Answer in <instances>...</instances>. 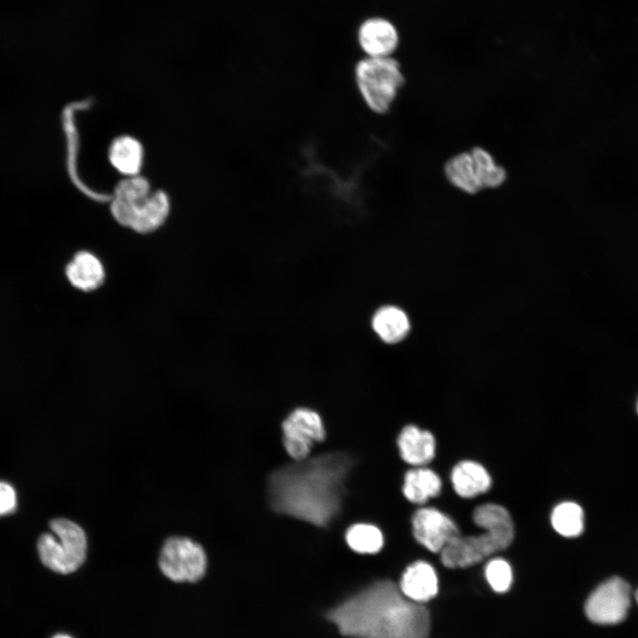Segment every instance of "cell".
<instances>
[{"mask_svg":"<svg viewBox=\"0 0 638 638\" xmlns=\"http://www.w3.org/2000/svg\"><path fill=\"white\" fill-rule=\"evenodd\" d=\"M354 464L347 454L331 452L276 470L268 479L271 507L316 526H326L341 510Z\"/></svg>","mask_w":638,"mask_h":638,"instance_id":"cell-1","label":"cell"},{"mask_svg":"<svg viewBox=\"0 0 638 638\" xmlns=\"http://www.w3.org/2000/svg\"><path fill=\"white\" fill-rule=\"evenodd\" d=\"M326 618L348 638H427L430 614L391 580L376 581L331 609Z\"/></svg>","mask_w":638,"mask_h":638,"instance_id":"cell-2","label":"cell"},{"mask_svg":"<svg viewBox=\"0 0 638 638\" xmlns=\"http://www.w3.org/2000/svg\"><path fill=\"white\" fill-rule=\"evenodd\" d=\"M475 524L484 530L476 535H458L440 551L441 563L448 568L476 564L494 553L507 549L514 539V525L502 505L486 503L473 511Z\"/></svg>","mask_w":638,"mask_h":638,"instance_id":"cell-3","label":"cell"},{"mask_svg":"<svg viewBox=\"0 0 638 638\" xmlns=\"http://www.w3.org/2000/svg\"><path fill=\"white\" fill-rule=\"evenodd\" d=\"M169 209L167 194L162 191L152 192L147 179L138 175L128 176L116 185L111 204L114 220L140 234L161 227Z\"/></svg>","mask_w":638,"mask_h":638,"instance_id":"cell-4","label":"cell"},{"mask_svg":"<svg viewBox=\"0 0 638 638\" xmlns=\"http://www.w3.org/2000/svg\"><path fill=\"white\" fill-rule=\"evenodd\" d=\"M354 79L359 94L373 113H387L404 84L400 63L392 57H365L355 66Z\"/></svg>","mask_w":638,"mask_h":638,"instance_id":"cell-5","label":"cell"},{"mask_svg":"<svg viewBox=\"0 0 638 638\" xmlns=\"http://www.w3.org/2000/svg\"><path fill=\"white\" fill-rule=\"evenodd\" d=\"M51 533L41 535L37 549L42 563L51 571L68 574L84 563L87 537L83 529L66 518H55L50 523Z\"/></svg>","mask_w":638,"mask_h":638,"instance_id":"cell-6","label":"cell"},{"mask_svg":"<svg viewBox=\"0 0 638 638\" xmlns=\"http://www.w3.org/2000/svg\"><path fill=\"white\" fill-rule=\"evenodd\" d=\"M159 566L162 573L175 582H195L206 570V556L198 543L183 536L167 538L160 550Z\"/></svg>","mask_w":638,"mask_h":638,"instance_id":"cell-7","label":"cell"},{"mask_svg":"<svg viewBox=\"0 0 638 638\" xmlns=\"http://www.w3.org/2000/svg\"><path fill=\"white\" fill-rule=\"evenodd\" d=\"M631 597L629 584L619 577H612L589 595L585 603V613L595 624H619L627 616Z\"/></svg>","mask_w":638,"mask_h":638,"instance_id":"cell-8","label":"cell"},{"mask_svg":"<svg viewBox=\"0 0 638 638\" xmlns=\"http://www.w3.org/2000/svg\"><path fill=\"white\" fill-rule=\"evenodd\" d=\"M283 442L287 454L300 461L308 457L315 443L325 438V429L320 415L307 408H298L282 424Z\"/></svg>","mask_w":638,"mask_h":638,"instance_id":"cell-9","label":"cell"},{"mask_svg":"<svg viewBox=\"0 0 638 638\" xmlns=\"http://www.w3.org/2000/svg\"><path fill=\"white\" fill-rule=\"evenodd\" d=\"M413 534L428 550L438 553L460 532L447 515L434 508L417 510L412 517Z\"/></svg>","mask_w":638,"mask_h":638,"instance_id":"cell-10","label":"cell"},{"mask_svg":"<svg viewBox=\"0 0 638 638\" xmlns=\"http://www.w3.org/2000/svg\"><path fill=\"white\" fill-rule=\"evenodd\" d=\"M358 40L367 57H392L399 43L395 27L387 19L373 18L359 28Z\"/></svg>","mask_w":638,"mask_h":638,"instance_id":"cell-11","label":"cell"},{"mask_svg":"<svg viewBox=\"0 0 638 638\" xmlns=\"http://www.w3.org/2000/svg\"><path fill=\"white\" fill-rule=\"evenodd\" d=\"M68 282L75 289L90 292L99 289L105 281V268L100 259L89 251L76 253L65 269Z\"/></svg>","mask_w":638,"mask_h":638,"instance_id":"cell-12","label":"cell"},{"mask_svg":"<svg viewBox=\"0 0 638 638\" xmlns=\"http://www.w3.org/2000/svg\"><path fill=\"white\" fill-rule=\"evenodd\" d=\"M399 588L408 599L423 603L438 593V578L433 567L426 562L417 561L407 567Z\"/></svg>","mask_w":638,"mask_h":638,"instance_id":"cell-13","label":"cell"},{"mask_svg":"<svg viewBox=\"0 0 638 638\" xmlns=\"http://www.w3.org/2000/svg\"><path fill=\"white\" fill-rule=\"evenodd\" d=\"M398 447L402 460L411 465H424L435 455V440L433 435L416 425L405 426L399 437Z\"/></svg>","mask_w":638,"mask_h":638,"instance_id":"cell-14","label":"cell"},{"mask_svg":"<svg viewBox=\"0 0 638 638\" xmlns=\"http://www.w3.org/2000/svg\"><path fill=\"white\" fill-rule=\"evenodd\" d=\"M451 482L459 496L471 498L486 492L491 486L492 480L481 464L472 461H463L453 468Z\"/></svg>","mask_w":638,"mask_h":638,"instance_id":"cell-15","label":"cell"},{"mask_svg":"<svg viewBox=\"0 0 638 638\" xmlns=\"http://www.w3.org/2000/svg\"><path fill=\"white\" fill-rule=\"evenodd\" d=\"M371 326L378 338L387 344L402 340L410 328L405 312L391 305L381 307L374 313Z\"/></svg>","mask_w":638,"mask_h":638,"instance_id":"cell-16","label":"cell"},{"mask_svg":"<svg viewBox=\"0 0 638 638\" xmlns=\"http://www.w3.org/2000/svg\"><path fill=\"white\" fill-rule=\"evenodd\" d=\"M108 157L113 167L122 175H137L143 164V147L134 137L119 136L110 145Z\"/></svg>","mask_w":638,"mask_h":638,"instance_id":"cell-17","label":"cell"},{"mask_svg":"<svg viewBox=\"0 0 638 638\" xmlns=\"http://www.w3.org/2000/svg\"><path fill=\"white\" fill-rule=\"evenodd\" d=\"M441 490V480L432 470L416 468L409 470L404 476L402 492L411 502L423 504L429 498L437 496Z\"/></svg>","mask_w":638,"mask_h":638,"instance_id":"cell-18","label":"cell"},{"mask_svg":"<svg viewBox=\"0 0 638 638\" xmlns=\"http://www.w3.org/2000/svg\"><path fill=\"white\" fill-rule=\"evenodd\" d=\"M444 171L448 182L462 191L474 194L482 189L470 152L459 153L448 160Z\"/></svg>","mask_w":638,"mask_h":638,"instance_id":"cell-19","label":"cell"},{"mask_svg":"<svg viewBox=\"0 0 638 638\" xmlns=\"http://www.w3.org/2000/svg\"><path fill=\"white\" fill-rule=\"evenodd\" d=\"M550 520L555 531L564 537H577L584 528L583 510L572 502L556 505L552 510Z\"/></svg>","mask_w":638,"mask_h":638,"instance_id":"cell-20","label":"cell"},{"mask_svg":"<svg viewBox=\"0 0 638 638\" xmlns=\"http://www.w3.org/2000/svg\"><path fill=\"white\" fill-rule=\"evenodd\" d=\"M346 541L351 549L361 554H374L384 545L382 532L370 524H355L346 533Z\"/></svg>","mask_w":638,"mask_h":638,"instance_id":"cell-21","label":"cell"},{"mask_svg":"<svg viewBox=\"0 0 638 638\" xmlns=\"http://www.w3.org/2000/svg\"><path fill=\"white\" fill-rule=\"evenodd\" d=\"M470 152L482 189L497 188L503 183L507 176L506 171L495 163L487 151L475 147Z\"/></svg>","mask_w":638,"mask_h":638,"instance_id":"cell-22","label":"cell"},{"mask_svg":"<svg viewBox=\"0 0 638 638\" xmlns=\"http://www.w3.org/2000/svg\"><path fill=\"white\" fill-rule=\"evenodd\" d=\"M485 575L491 587L497 593L508 591L512 583V570L502 558H494L487 563Z\"/></svg>","mask_w":638,"mask_h":638,"instance_id":"cell-23","label":"cell"},{"mask_svg":"<svg viewBox=\"0 0 638 638\" xmlns=\"http://www.w3.org/2000/svg\"><path fill=\"white\" fill-rule=\"evenodd\" d=\"M16 503V493L13 487L6 482L0 481V516L12 512Z\"/></svg>","mask_w":638,"mask_h":638,"instance_id":"cell-24","label":"cell"},{"mask_svg":"<svg viewBox=\"0 0 638 638\" xmlns=\"http://www.w3.org/2000/svg\"><path fill=\"white\" fill-rule=\"evenodd\" d=\"M51 638H73V637L68 634H58L53 635Z\"/></svg>","mask_w":638,"mask_h":638,"instance_id":"cell-25","label":"cell"},{"mask_svg":"<svg viewBox=\"0 0 638 638\" xmlns=\"http://www.w3.org/2000/svg\"><path fill=\"white\" fill-rule=\"evenodd\" d=\"M634 599H635V601H636V603H637V604H638V589H637V590L635 591V593H634Z\"/></svg>","mask_w":638,"mask_h":638,"instance_id":"cell-26","label":"cell"},{"mask_svg":"<svg viewBox=\"0 0 638 638\" xmlns=\"http://www.w3.org/2000/svg\"><path fill=\"white\" fill-rule=\"evenodd\" d=\"M636 409H637V413H638V400H637V403H636Z\"/></svg>","mask_w":638,"mask_h":638,"instance_id":"cell-27","label":"cell"}]
</instances>
